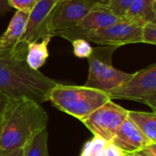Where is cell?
Returning a JSON list of instances; mask_svg holds the SVG:
<instances>
[{
	"mask_svg": "<svg viewBox=\"0 0 156 156\" xmlns=\"http://www.w3.org/2000/svg\"><path fill=\"white\" fill-rule=\"evenodd\" d=\"M48 116L43 107L28 99L0 102V154L22 149L37 131L47 128Z\"/></svg>",
	"mask_w": 156,
	"mask_h": 156,
	"instance_id": "6da1fadb",
	"label": "cell"
},
{
	"mask_svg": "<svg viewBox=\"0 0 156 156\" xmlns=\"http://www.w3.org/2000/svg\"><path fill=\"white\" fill-rule=\"evenodd\" d=\"M58 82L32 69L26 58L0 54V102L28 99L41 104L48 101L51 89Z\"/></svg>",
	"mask_w": 156,
	"mask_h": 156,
	"instance_id": "7a4b0ae2",
	"label": "cell"
},
{
	"mask_svg": "<svg viewBox=\"0 0 156 156\" xmlns=\"http://www.w3.org/2000/svg\"><path fill=\"white\" fill-rule=\"evenodd\" d=\"M48 101L59 111L81 122L112 100L106 92L84 85L73 86L58 83L51 89Z\"/></svg>",
	"mask_w": 156,
	"mask_h": 156,
	"instance_id": "3957f363",
	"label": "cell"
},
{
	"mask_svg": "<svg viewBox=\"0 0 156 156\" xmlns=\"http://www.w3.org/2000/svg\"><path fill=\"white\" fill-rule=\"evenodd\" d=\"M142 26L143 25L122 17L117 23L105 28L79 33L61 30L52 33V37H61L70 42L76 38H83L89 42L96 43L99 46L119 48L128 44L143 43Z\"/></svg>",
	"mask_w": 156,
	"mask_h": 156,
	"instance_id": "277c9868",
	"label": "cell"
},
{
	"mask_svg": "<svg viewBox=\"0 0 156 156\" xmlns=\"http://www.w3.org/2000/svg\"><path fill=\"white\" fill-rule=\"evenodd\" d=\"M112 46L93 48L92 54L88 58L89 75L84 86L104 92L113 90L129 80L133 73H127L115 69L112 64L114 50Z\"/></svg>",
	"mask_w": 156,
	"mask_h": 156,
	"instance_id": "5b68a950",
	"label": "cell"
},
{
	"mask_svg": "<svg viewBox=\"0 0 156 156\" xmlns=\"http://www.w3.org/2000/svg\"><path fill=\"white\" fill-rule=\"evenodd\" d=\"M110 99L142 102L156 112V64L133 74L122 85L106 92Z\"/></svg>",
	"mask_w": 156,
	"mask_h": 156,
	"instance_id": "8992f818",
	"label": "cell"
},
{
	"mask_svg": "<svg viewBox=\"0 0 156 156\" xmlns=\"http://www.w3.org/2000/svg\"><path fill=\"white\" fill-rule=\"evenodd\" d=\"M61 0H38L33 10L29 13L28 19L22 37L15 48L8 54L26 58L27 45L44 37L48 33V23L51 16ZM6 54V53H5Z\"/></svg>",
	"mask_w": 156,
	"mask_h": 156,
	"instance_id": "52a82bcc",
	"label": "cell"
},
{
	"mask_svg": "<svg viewBox=\"0 0 156 156\" xmlns=\"http://www.w3.org/2000/svg\"><path fill=\"white\" fill-rule=\"evenodd\" d=\"M128 117V110L109 101L81 122L94 134L106 142H111Z\"/></svg>",
	"mask_w": 156,
	"mask_h": 156,
	"instance_id": "ba28073f",
	"label": "cell"
},
{
	"mask_svg": "<svg viewBox=\"0 0 156 156\" xmlns=\"http://www.w3.org/2000/svg\"><path fill=\"white\" fill-rule=\"evenodd\" d=\"M101 0H61L48 23V33L74 27Z\"/></svg>",
	"mask_w": 156,
	"mask_h": 156,
	"instance_id": "9c48e42d",
	"label": "cell"
},
{
	"mask_svg": "<svg viewBox=\"0 0 156 156\" xmlns=\"http://www.w3.org/2000/svg\"><path fill=\"white\" fill-rule=\"evenodd\" d=\"M125 154L135 153L152 143L127 117L111 141Z\"/></svg>",
	"mask_w": 156,
	"mask_h": 156,
	"instance_id": "30bf717a",
	"label": "cell"
},
{
	"mask_svg": "<svg viewBox=\"0 0 156 156\" xmlns=\"http://www.w3.org/2000/svg\"><path fill=\"white\" fill-rule=\"evenodd\" d=\"M121 18L104 3H98L74 27L66 30L73 33L98 30L117 23Z\"/></svg>",
	"mask_w": 156,
	"mask_h": 156,
	"instance_id": "8fae6325",
	"label": "cell"
},
{
	"mask_svg": "<svg viewBox=\"0 0 156 156\" xmlns=\"http://www.w3.org/2000/svg\"><path fill=\"white\" fill-rule=\"evenodd\" d=\"M28 16L29 13L21 11L14 14L6 30L0 37V54L9 53L15 48L24 33Z\"/></svg>",
	"mask_w": 156,
	"mask_h": 156,
	"instance_id": "7c38bea8",
	"label": "cell"
},
{
	"mask_svg": "<svg viewBox=\"0 0 156 156\" xmlns=\"http://www.w3.org/2000/svg\"><path fill=\"white\" fill-rule=\"evenodd\" d=\"M52 38L51 35H48L42 38L40 42L36 41L27 45L26 62L35 70H38L48 58V44Z\"/></svg>",
	"mask_w": 156,
	"mask_h": 156,
	"instance_id": "4fadbf2b",
	"label": "cell"
},
{
	"mask_svg": "<svg viewBox=\"0 0 156 156\" xmlns=\"http://www.w3.org/2000/svg\"><path fill=\"white\" fill-rule=\"evenodd\" d=\"M128 119L152 142L156 144L155 112L128 111Z\"/></svg>",
	"mask_w": 156,
	"mask_h": 156,
	"instance_id": "5bb4252c",
	"label": "cell"
},
{
	"mask_svg": "<svg viewBox=\"0 0 156 156\" xmlns=\"http://www.w3.org/2000/svg\"><path fill=\"white\" fill-rule=\"evenodd\" d=\"M47 128L35 133L22 148L23 156H49Z\"/></svg>",
	"mask_w": 156,
	"mask_h": 156,
	"instance_id": "9a60e30c",
	"label": "cell"
},
{
	"mask_svg": "<svg viewBox=\"0 0 156 156\" xmlns=\"http://www.w3.org/2000/svg\"><path fill=\"white\" fill-rule=\"evenodd\" d=\"M123 17L130 21L144 25L146 22L155 21L156 12L153 11L146 5L144 0H133Z\"/></svg>",
	"mask_w": 156,
	"mask_h": 156,
	"instance_id": "2e32d148",
	"label": "cell"
},
{
	"mask_svg": "<svg viewBox=\"0 0 156 156\" xmlns=\"http://www.w3.org/2000/svg\"><path fill=\"white\" fill-rule=\"evenodd\" d=\"M106 141L100 137L94 136L91 140L85 144L89 156H107L106 152Z\"/></svg>",
	"mask_w": 156,
	"mask_h": 156,
	"instance_id": "e0dca14e",
	"label": "cell"
},
{
	"mask_svg": "<svg viewBox=\"0 0 156 156\" xmlns=\"http://www.w3.org/2000/svg\"><path fill=\"white\" fill-rule=\"evenodd\" d=\"M73 54L80 58H88L93 52V48L90 42L83 38H76L71 41Z\"/></svg>",
	"mask_w": 156,
	"mask_h": 156,
	"instance_id": "ac0fdd59",
	"label": "cell"
},
{
	"mask_svg": "<svg viewBox=\"0 0 156 156\" xmlns=\"http://www.w3.org/2000/svg\"><path fill=\"white\" fill-rule=\"evenodd\" d=\"M142 40L143 43L155 45L156 44V23L155 21L146 22L142 26Z\"/></svg>",
	"mask_w": 156,
	"mask_h": 156,
	"instance_id": "d6986e66",
	"label": "cell"
},
{
	"mask_svg": "<svg viewBox=\"0 0 156 156\" xmlns=\"http://www.w3.org/2000/svg\"><path fill=\"white\" fill-rule=\"evenodd\" d=\"M133 0H107L105 5L118 16L123 17Z\"/></svg>",
	"mask_w": 156,
	"mask_h": 156,
	"instance_id": "ffe728a7",
	"label": "cell"
},
{
	"mask_svg": "<svg viewBox=\"0 0 156 156\" xmlns=\"http://www.w3.org/2000/svg\"><path fill=\"white\" fill-rule=\"evenodd\" d=\"M38 0H7L9 5L16 11L30 13Z\"/></svg>",
	"mask_w": 156,
	"mask_h": 156,
	"instance_id": "44dd1931",
	"label": "cell"
},
{
	"mask_svg": "<svg viewBox=\"0 0 156 156\" xmlns=\"http://www.w3.org/2000/svg\"><path fill=\"white\" fill-rule=\"evenodd\" d=\"M128 154L131 156H156V144H149L135 153Z\"/></svg>",
	"mask_w": 156,
	"mask_h": 156,
	"instance_id": "7402d4cb",
	"label": "cell"
},
{
	"mask_svg": "<svg viewBox=\"0 0 156 156\" xmlns=\"http://www.w3.org/2000/svg\"><path fill=\"white\" fill-rule=\"evenodd\" d=\"M106 152H107V156H124L125 153H123L120 148L115 146L111 142L107 143L106 145Z\"/></svg>",
	"mask_w": 156,
	"mask_h": 156,
	"instance_id": "603a6c76",
	"label": "cell"
},
{
	"mask_svg": "<svg viewBox=\"0 0 156 156\" xmlns=\"http://www.w3.org/2000/svg\"><path fill=\"white\" fill-rule=\"evenodd\" d=\"M11 10L12 7L9 5L7 0H0V16H4L6 12Z\"/></svg>",
	"mask_w": 156,
	"mask_h": 156,
	"instance_id": "cb8c5ba5",
	"label": "cell"
},
{
	"mask_svg": "<svg viewBox=\"0 0 156 156\" xmlns=\"http://www.w3.org/2000/svg\"><path fill=\"white\" fill-rule=\"evenodd\" d=\"M0 156H23V153H22V149H17L10 153L0 154Z\"/></svg>",
	"mask_w": 156,
	"mask_h": 156,
	"instance_id": "d4e9b609",
	"label": "cell"
},
{
	"mask_svg": "<svg viewBox=\"0 0 156 156\" xmlns=\"http://www.w3.org/2000/svg\"><path fill=\"white\" fill-rule=\"evenodd\" d=\"M146 5L153 10L156 12V0H144Z\"/></svg>",
	"mask_w": 156,
	"mask_h": 156,
	"instance_id": "484cf974",
	"label": "cell"
},
{
	"mask_svg": "<svg viewBox=\"0 0 156 156\" xmlns=\"http://www.w3.org/2000/svg\"><path fill=\"white\" fill-rule=\"evenodd\" d=\"M80 156H89L88 155V152H87V148H86L85 145L83 146L82 151H81V154H80Z\"/></svg>",
	"mask_w": 156,
	"mask_h": 156,
	"instance_id": "4316f807",
	"label": "cell"
},
{
	"mask_svg": "<svg viewBox=\"0 0 156 156\" xmlns=\"http://www.w3.org/2000/svg\"><path fill=\"white\" fill-rule=\"evenodd\" d=\"M126 154V156H131L130 154Z\"/></svg>",
	"mask_w": 156,
	"mask_h": 156,
	"instance_id": "83f0119b",
	"label": "cell"
},
{
	"mask_svg": "<svg viewBox=\"0 0 156 156\" xmlns=\"http://www.w3.org/2000/svg\"><path fill=\"white\" fill-rule=\"evenodd\" d=\"M101 1H102V2H103L104 4H105V0H101Z\"/></svg>",
	"mask_w": 156,
	"mask_h": 156,
	"instance_id": "f1b7e54d",
	"label": "cell"
},
{
	"mask_svg": "<svg viewBox=\"0 0 156 156\" xmlns=\"http://www.w3.org/2000/svg\"><path fill=\"white\" fill-rule=\"evenodd\" d=\"M106 1H107V0H105V3H106Z\"/></svg>",
	"mask_w": 156,
	"mask_h": 156,
	"instance_id": "f546056e",
	"label": "cell"
}]
</instances>
